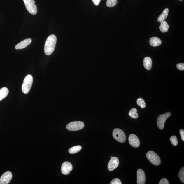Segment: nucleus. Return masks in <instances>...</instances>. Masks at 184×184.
<instances>
[{"mask_svg":"<svg viewBox=\"0 0 184 184\" xmlns=\"http://www.w3.org/2000/svg\"><path fill=\"white\" fill-rule=\"evenodd\" d=\"M57 38L54 35H52L48 37L44 45V51L47 55H50L53 52L56 44Z\"/></svg>","mask_w":184,"mask_h":184,"instance_id":"nucleus-1","label":"nucleus"},{"mask_svg":"<svg viewBox=\"0 0 184 184\" xmlns=\"http://www.w3.org/2000/svg\"><path fill=\"white\" fill-rule=\"evenodd\" d=\"M33 83V78L31 75L28 74L26 76L22 85V91L23 93L27 94L29 92Z\"/></svg>","mask_w":184,"mask_h":184,"instance_id":"nucleus-2","label":"nucleus"},{"mask_svg":"<svg viewBox=\"0 0 184 184\" xmlns=\"http://www.w3.org/2000/svg\"><path fill=\"white\" fill-rule=\"evenodd\" d=\"M146 156L152 164L155 166H158L160 164L161 160L160 157L154 151H150L148 152Z\"/></svg>","mask_w":184,"mask_h":184,"instance_id":"nucleus-3","label":"nucleus"},{"mask_svg":"<svg viewBox=\"0 0 184 184\" xmlns=\"http://www.w3.org/2000/svg\"><path fill=\"white\" fill-rule=\"evenodd\" d=\"M113 136L118 142L124 143L126 140V136L124 131L121 129L116 128L113 131Z\"/></svg>","mask_w":184,"mask_h":184,"instance_id":"nucleus-4","label":"nucleus"},{"mask_svg":"<svg viewBox=\"0 0 184 184\" xmlns=\"http://www.w3.org/2000/svg\"><path fill=\"white\" fill-rule=\"evenodd\" d=\"M26 9L30 13L35 15L37 13V6L34 0H23Z\"/></svg>","mask_w":184,"mask_h":184,"instance_id":"nucleus-5","label":"nucleus"},{"mask_svg":"<svg viewBox=\"0 0 184 184\" xmlns=\"http://www.w3.org/2000/svg\"><path fill=\"white\" fill-rule=\"evenodd\" d=\"M84 127V123L81 121H74L68 124L66 128L68 130L76 131L81 130Z\"/></svg>","mask_w":184,"mask_h":184,"instance_id":"nucleus-6","label":"nucleus"},{"mask_svg":"<svg viewBox=\"0 0 184 184\" xmlns=\"http://www.w3.org/2000/svg\"><path fill=\"white\" fill-rule=\"evenodd\" d=\"M171 113L167 112L165 114H161L157 117V125L158 128L161 130H162L164 128V124L166 120L170 116Z\"/></svg>","mask_w":184,"mask_h":184,"instance_id":"nucleus-7","label":"nucleus"},{"mask_svg":"<svg viewBox=\"0 0 184 184\" xmlns=\"http://www.w3.org/2000/svg\"><path fill=\"white\" fill-rule=\"evenodd\" d=\"M12 178L13 174L11 172H6L0 177V184H9L11 181Z\"/></svg>","mask_w":184,"mask_h":184,"instance_id":"nucleus-8","label":"nucleus"},{"mask_svg":"<svg viewBox=\"0 0 184 184\" xmlns=\"http://www.w3.org/2000/svg\"><path fill=\"white\" fill-rule=\"evenodd\" d=\"M119 160L116 157H112L108 164V169L110 171H112L118 167Z\"/></svg>","mask_w":184,"mask_h":184,"instance_id":"nucleus-9","label":"nucleus"},{"mask_svg":"<svg viewBox=\"0 0 184 184\" xmlns=\"http://www.w3.org/2000/svg\"><path fill=\"white\" fill-rule=\"evenodd\" d=\"M129 142L133 147L137 148L140 146V142L138 137L134 134H131L129 137Z\"/></svg>","mask_w":184,"mask_h":184,"instance_id":"nucleus-10","label":"nucleus"},{"mask_svg":"<svg viewBox=\"0 0 184 184\" xmlns=\"http://www.w3.org/2000/svg\"><path fill=\"white\" fill-rule=\"evenodd\" d=\"M72 165L69 162L66 161L62 164L61 167V171L64 175H68L69 174L70 171H72Z\"/></svg>","mask_w":184,"mask_h":184,"instance_id":"nucleus-11","label":"nucleus"},{"mask_svg":"<svg viewBox=\"0 0 184 184\" xmlns=\"http://www.w3.org/2000/svg\"><path fill=\"white\" fill-rule=\"evenodd\" d=\"M137 184H144L146 181V176L144 171L143 169H139L137 171Z\"/></svg>","mask_w":184,"mask_h":184,"instance_id":"nucleus-12","label":"nucleus"},{"mask_svg":"<svg viewBox=\"0 0 184 184\" xmlns=\"http://www.w3.org/2000/svg\"><path fill=\"white\" fill-rule=\"evenodd\" d=\"M31 42L32 40L30 38L24 40L17 44L15 46V48L17 50L23 49L31 43Z\"/></svg>","mask_w":184,"mask_h":184,"instance_id":"nucleus-13","label":"nucleus"},{"mask_svg":"<svg viewBox=\"0 0 184 184\" xmlns=\"http://www.w3.org/2000/svg\"><path fill=\"white\" fill-rule=\"evenodd\" d=\"M143 64L147 70H150L152 66V60L149 57H146L143 59Z\"/></svg>","mask_w":184,"mask_h":184,"instance_id":"nucleus-14","label":"nucleus"},{"mask_svg":"<svg viewBox=\"0 0 184 184\" xmlns=\"http://www.w3.org/2000/svg\"><path fill=\"white\" fill-rule=\"evenodd\" d=\"M149 43L151 46L156 47L161 45L162 41L158 38L153 37L150 39Z\"/></svg>","mask_w":184,"mask_h":184,"instance_id":"nucleus-15","label":"nucleus"},{"mask_svg":"<svg viewBox=\"0 0 184 184\" xmlns=\"http://www.w3.org/2000/svg\"><path fill=\"white\" fill-rule=\"evenodd\" d=\"M169 12V10L168 9L166 8L164 10L162 13L159 16L158 19H157V21L161 23L164 21L168 15Z\"/></svg>","mask_w":184,"mask_h":184,"instance_id":"nucleus-16","label":"nucleus"},{"mask_svg":"<svg viewBox=\"0 0 184 184\" xmlns=\"http://www.w3.org/2000/svg\"><path fill=\"white\" fill-rule=\"evenodd\" d=\"M169 26L166 21H164L161 22V25L159 26V29L162 33H166L168 31Z\"/></svg>","mask_w":184,"mask_h":184,"instance_id":"nucleus-17","label":"nucleus"},{"mask_svg":"<svg viewBox=\"0 0 184 184\" xmlns=\"http://www.w3.org/2000/svg\"><path fill=\"white\" fill-rule=\"evenodd\" d=\"M8 93L9 90L7 88L3 87L0 89V101L6 97Z\"/></svg>","mask_w":184,"mask_h":184,"instance_id":"nucleus-18","label":"nucleus"},{"mask_svg":"<svg viewBox=\"0 0 184 184\" xmlns=\"http://www.w3.org/2000/svg\"><path fill=\"white\" fill-rule=\"evenodd\" d=\"M82 147L81 146L78 145L71 148L69 150V152L71 154H74L78 152L82 149Z\"/></svg>","mask_w":184,"mask_h":184,"instance_id":"nucleus-19","label":"nucleus"},{"mask_svg":"<svg viewBox=\"0 0 184 184\" xmlns=\"http://www.w3.org/2000/svg\"><path fill=\"white\" fill-rule=\"evenodd\" d=\"M129 116L133 118L136 119L138 118L139 115L137 113V111L136 108H132L131 109L129 113Z\"/></svg>","mask_w":184,"mask_h":184,"instance_id":"nucleus-20","label":"nucleus"},{"mask_svg":"<svg viewBox=\"0 0 184 184\" xmlns=\"http://www.w3.org/2000/svg\"><path fill=\"white\" fill-rule=\"evenodd\" d=\"M137 104L138 106H140L141 108H144L146 106L145 101L143 99L139 98L137 100Z\"/></svg>","mask_w":184,"mask_h":184,"instance_id":"nucleus-21","label":"nucleus"},{"mask_svg":"<svg viewBox=\"0 0 184 184\" xmlns=\"http://www.w3.org/2000/svg\"><path fill=\"white\" fill-rule=\"evenodd\" d=\"M118 3L117 0H107L106 5L109 7H114Z\"/></svg>","mask_w":184,"mask_h":184,"instance_id":"nucleus-22","label":"nucleus"},{"mask_svg":"<svg viewBox=\"0 0 184 184\" xmlns=\"http://www.w3.org/2000/svg\"><path fill=\"white\" fill-rule=\"evenodd\" d=\"M179 178L180 180L183 183H184V167L181 169L179 173Z\"/></svg>","mask_w":184,"mask_h":184,"instance_id":"nucleus-23","label":"nucleus"},{"mask_svg":"<svg viewBox=\"0 0 184 184\" xmlns=\"http://www.w3.org/2000/svg\"><path fill=\"white\" fill-rule=\"evenodd\" d=\"M170 141L171 144L175 146H177L178 144V143L177 137L174 135L171 136L170 138Z\"/></svg>","mask_w":184,"mask_h":184,"instance_id":"nucleus-24","label":"nucleus"},{"mask_svg":"<svg viewBox=\"0 0 184 184\" xmlns=\"http://www.w3.org/2000/svg\"><path fill=\"white\" fill-rule=\"evenodd\" d=\"M111 184H121L122 183L120 179L118 178H115L113 179L112 181H111Z\"/></svg>","mask_w":184,"mask_h":184,"instance_id":"nucleus-25","label":"nucleus"},{"mask_svg":"<svg viewBox=\"0 0 184 184\" xmlns=\"http://www.w3.org/2000/svg\"><path fill=\"white\" fill-rule=\"evenodd\" d=\"M177 67L178 69L180 70L183 71L184 70V64L180 63L177 64Z\"/></svg>","mask_w":184,"mask_h":184,"instance_id":"nucleus-26","label":"nucleus"},{"mask_svg":"<svg viewBox=\"0 0 184 184\" xmlns=\"http://www.w3.org/2000/svg\"><path fill=\"white\" fill-rule=\"evenodd\" d=\"M159 184H169V183L168 181L166 178H164L162 179L160 181Z\"/></svg>","mask_w":184,"mask_h":184,"instance_id":"nucleus-27","label":"nucleus"},{"mask_svg":"<svg viewBox=\"0 0 184 184\" xmlns=\"http://www.w3.org/2000/svg\"><path fill=\"white\" fill-rule=\"evenodd\" d=\"M180 134H181L182 140L184 141V130L183 129H181L179 131Z\"/></svg>","mask_w":184,"mask_h":184,"instance_id":"nucleus-28","label":"nucleus"},{"mask_svg":"<svg viewBox=\"0 0 184 184\" xmlns=\"http://www.w3.org/2000/svg\"><path fill=\"white\" fill-rule=\"evenodd\" d=\"M101 0H92L94 5L98 6Z\"/></svg>","mask_w":184,"mask_h":184,"instance_id":"nucleus-29","label":"nucleus"},{"mask_svg":"<svg viewBox=\"0 0 184 184\" xmlns=\"http://www.w3.org/2000/svg\"><path fill=\"white\" fill-rule=\"evenodd\" d=\"M179 1H183V0H179Z\"/></svg>","mask_w":184,"mask_h":184,"instance_id":"nucleus-30","label":"nucleus"}]
</instances>
